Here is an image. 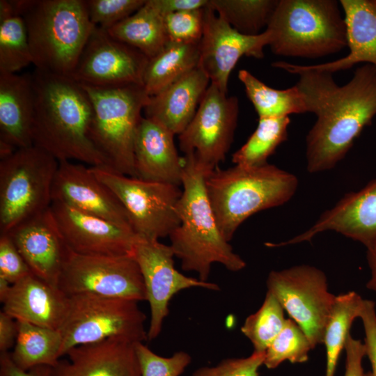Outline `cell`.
Masks as SVG:
<instances>
[{
    "mask_svg": "<svg viewBox=\"0 0 376 376\" xmlns=\"http://www.w3.org/2000/svg\"><path fill=\"white\" fill-rule=\"evenodd\" d=\"M272 65L299 75L296 85L307 112L316 116L306 137L307 171L317 173L332 169L376 116V67H359L347 84L339 86L332 73L305 65L277 61Z\"/></svg>",
    "mask_w": 376,
    "mask_h": 376,
    "instance_id": "6da1fadb",
    "label": "cell"
},
{
    "mask_svg": "<svg viewBox=\"0 0 376 376\" xmlns=\"http://www.w3.org/2000/svg\"><path fill=\"white\" fill-rule=\"evenodd\" d=\"M33 145L58 162L75 159L111 169L90 136L93 107L78 82L69 77L36 70Z\"/></svg>",
    "mask_w": 376,
    "mask_h": 376,
    "instance_id": "7a4b0ae2",
    "label": "cell"
},
{
    "mask_svg": "<svg viewBox=\"0 0 376 376\" xmlns=\"http://www.w3.org/2000/svg\"><path fill=\"white\" fill-rule=\"evenodd\" d=\"M182 195L178 204L180 225L169 236L175 256L182 269L197 273L207 281L213 263H219L230 272L246 267L222 235L208 198L205 179L212 169L193 155H184Z\"/></svg>",
    "mask_w": 376,
    "mask_h": 376,
    "instance_id": "3957f363",
    "label": "cell"
},
{
    "mask_svg": "<svg viewBox=\"0 0 376 376\" xmlns=\"http://www.w3.org/2000/svg\"><path fill=\"white\" fill-rule=\"evenodd\" d=\"M22 17L36 70L69 77L95 27L83 0L13 1Z\"/></svg>",
    "mask_w": 376,
    "mask_h": 376,
    "instance_id": "277c9868",
    "label": "cell"
},
{
    "mask_svg": "<svg viewBox=\"0 0 376 376\" xmlns=\"http://www.w3.org/2000/svg\"><path fill=\"white\" fill-rule=\"evenodd\" d=\"M205 187L218 226L230 242L253 214L284 205L295 194L297 178L269 163L254 167H217L206 176Z\"/></svg>",
    "mask_w": 376,
    "mask_h": 376,
    "instance_id": "5b68a950",
    "label": "cell"
},
{
    "mask_svg": "<svg viewBox=\"0 0 376 376\" xmlns=\"http://www.w3.org/2000/svg\"><path fill=\"white\" fill-rule=\"evenodd\" d=\"M336 0H279L266 28L279 56L317 58L347 47L346 26Z\"/></svg>",
    "mask_w": 376,
    "mask_h": 376,
    "instance_id": "8992f818",
    "label": "cell"
},
{
    "mask_svg": "<svg viewBox=\"0 0 376 376\" xmlns=\"http://www.w3.org/2000/svg\"><path fill=\"white\" fill-rule=\"evenodd\" d=\"M93 107L91 138L111 170L136 178L134 142L141 112L150 96L143 86L130 84L96 87L81 84Z\"/></svg>",
    "mask_w": 376,
    "mask_h": 376,
    "instance_id": "52a82bcc",
    "label": "cell"
},
{
    "mask_svg": "<svg viewBox=\"0 0 376 376\" xmlns=\"http://www.w3.org/2000/svg\"><path fill=\"white\" fill-rule=\"evenodd\" d=\"M58 161L34 145L0 161V234L49 208Z\"/></svg>",
    "mask_w": 376,
    "mask_h": 376,
    "instance_id": "ba28073f",
    "label": "cell"
},
{
    "mask_svg": "<svg viewBox=\"0 0 376 376\" xmlns=\"http://www.w3.org/2000/svg\"><path fill=\"white\" fill-rule=\"evenodd\" d=\"M68 297V306L59 331L62 336L61 357L72 348L107 338L130 343L148 339L146 314L138 301L93 294Z\"/></svg>",
    "mask_w": 376,
    "mask_h": 376,
    "instance_id": "9c48e42d",
    "label": "cell"
},
{
    "mask_svg": "<svg viewBox=\"0 0 376 376\" xmlns=\"http://www.w3.org/2000/svg\"><path fill=\"white\" fill-rule=\"evenodd\" d=\"M90 169L121 203L139 237L159 240L169 236L180 225L179 186L127 176L107 168L90 166Z\"/></svg>",
    "mask_w": 376,
    "mask_h": 376,
    "instance_id": "30bf717a",
    "label": "cell"
},
{
    "mask_svg": "<svg viewBox=\"0 0 376 376\" xmlns=\"http://www.w3.org/2000/svg\"><path fill=\"white\" fill-rule=\"evenodd\" d=\"M267 291L304 331L313 348L323 343L324 329L336 296L320 269L300 265L273 270L267 279Z\"/></svg>",
    "mask_w": 376,
    "mask_h": 376,
    "instance_id": "8fae6325",
    "label": "cell"
},
{
    "mask_svg": "<svg viewBox=\"0 0 376 376\" xmlns=\"http://www.w3.org/2000/svg\"><path fill=\"white\" fill-rule=\"evenodd\" d=\"M58 288L66 296L93 294L138 302L147 299L143 279L132 255L90 256L70 251Z\"/></svg>",
    "mask_w": 376,
    "mask_h": 376,
    "instance_id": "7c38bea8",
    "label": "cell"
},
{
    "mask_svg": "<svg viewBox=\"0 0 376 376\" xmlns=\"http://www.w3.org/2000/svg\"><path fill=\"white\" fill-rule=\"evenodd\" d=\"M239 102L210 84L197 111L186 129L179 134L185 155L214 169L224 161L237 127Z\"/></svg>",
    "mask_w": 376,
    "mask_h": 376,
    "instance_id": "4fadbf2b",
    "label": "cell"
},
{
    "mask_svg": "<svg viewBox=\"0 0 376 376\" xmlns=\"http://www.w3.org/2000/svg\"><path fill=\"white\" fill-rule=\"evenodd\" d=\"M133 256L141 270L146 301L150 307V322L147 331L150 340L159 335L164 320L169 312V301L176 293L191 288L220 290L216 283L189 277L178 271L174 266L172 248L158 240L139 237Z\"/></svg>",
    "mask_w": 376,
    "mask_h": 376,
    "instance_id": "5bb4252c",
    "label": "cell"
},
{
    "mask_svg": "<svg viewBox=\"0 0 376 376\" xmlns=\"http://www.w3.org/2000/svg\"><path fill=\"white\" fill-rule=\"evenodd\" d=\"M148 61L139 50L95 26L70 78L80 84L96 87L143 86Z\"/></svg>",
    "mask_w": 376,
    "mask_h": 376,
    "instance_id": "9a60e30c",
    "label": "cell"
},
{
    "mask_svg": "<svg viewBox=\"0 0 376 376\" xmlns=\"http://www.w3.org/2000/svg\"><path fill=\"white\" fill-rule=\"evenodd\" d=\"M269 42L267 30L255 36L242 34L218 15L208 3L204 8L198 67L207 75L210 84L227 93L229 76L240 58L243 56L263 58V49Z\"/></svg>",
    "mask_w": 376,
    "mask_h": 376,
    "instance_id": "2e32d148",
    "label": "cell"
},
{
    "mask_svg": "<svg viewBox=\"0 0 376 376\" xmlns=\"http://www.w3.org/2000/svg\"><path fill=\"white\" fill-rule=\"evenodd\" d=\"M52 213L69 249L90 256L132 255L139 236L102 218L52 201Z\"/></svg>",
    "mask_w": 376,
    "mask_h": 376,
    "instance_id": "e0dca14e",
    "label": "cell"
},
{
    "mask_svg": "<svg viewBox=\"0 0 376 376\" xmlns=\"http://www.w3.org/2000/svg\"><path fill=\"white\" fill-rule=\"evenodd\" d=\"M52 201L132 229L127 214L115 194L84 164L58 162L52 189Z\"/></svg>",
    "mask_w": 376,
    "mask_h": 376,
    "instance_id": "ac0fdd59",
    "label": "cell"
},
{
    "mask_svg": "<svg viewBox=\"0 0 376 376\" xmlns=\"http://www.w3.org/2000/svg\"><path fill=\"white\" fill-rule=\"evenodd\" d=\"M327 230L357 241L366 248L376 242V178L361 189L345 194L306 231L270 246H281L311 241L315 235Z\"/></svg>",
    "mask_w": 376,
    "mask_h": 376,
    "instance_id": "d6986e66",
    "label": "cell"
},
{
    "mask_svg": "<svg viewBox=\"0 0 376 376\" xmlns=\"http://www.w3.org/2000/svg\"><path fill=\"white\" fill-rule=\"evenodd\" d=\"M5 234L10 237L31 273L58 288V281L70 250L61 235L50 207Z\"/></svg>",
    "mask_w": 376,
    "mask_h": 376,
    "instance_id": "ffe728a7",
    "label": "cell"
},
{
    "mask_svg": "<svg viewBox=\"0 0 376 376\" xmlns=\"http://www.w3.org/2000/svg\"><path fill=\"white\" fill-rule=\"evenodd\" d=\"M49 376H141L135 343L118 338L76 346Z\"/></svg>",
    "mask_w": 376,
    "mask_h": 376,
    "instance_id": "44dd1931",
    "label": "cell"
},
{
    "mask_svg": "<svg viewBox=\"0 0 376 376\" xmlns=\"http://www.w3.org/2000/svg\"><path fill=\"white\" fill-rule=\"evenodd\" d=\"M174 135L156 121L142 117L134 142L136 178L181 185L184 159L178 153Z\"/></svg>",
    "mask_w": 376,
    "mask_h": 376,
    "instance_id": "7402d4cb",
    "label": "cell"
},
{
    "mask_svg": "<svg viewBox=\"0 0 376 376\" xmlns=\"http://www.w3.org/2000/svg\"><path fill=\"white\" fill-rule=\"evenodd\" d=\"M1 302L2 311L16 320L59 330L68 297L31 273L12 284Z\"/></svg>",
    "mask_w": 376,
    "mask_h": 376,
    "instance_id": "603a6c76",
    "label": "cell"
},
{
    "mask_svg": "<svg viewBox=\"0 0 376 376\" xmlns=\"http://www.w3.org/2000/svg\"><path fill=\"white\" fill-rule=\"evenodd\" d=\"M36 95L32 75L0 74V146L33 145Z\"/></svg>",
    "mask_w": 376,
    "mask_h": 376,
    "instance_id": "cb8c5ba5",
    "label": "cell"
},
{
    "mask_svg": "<svg viewBox=\"0 0 376 376\" xmlns=\"http://www.w3.org/2000/svg\"><path fill=\"white\" fill-rule=\"evenodd\" d=\"M210 81L196 67L150 100L145 117L161 124L174 134H180L194 118Z\"/></svg>",
    "mask_w": 376,
    "mask_h": 376,
    "instance_id": "d4e9b609",
    "label": "cell"
},
{
    "mask_svg": "<svg viewBox=\"0 0 376 376\" xmlns=\"http://www.w3.org/2000/svg\"><path fill=\"white\" fill-rule=\"evenodd\" d=\"M344 12L349 53L339 59L308 68L330 73L360 63L376 67V0H340Z\"/></svg>",
    "mask_w": 376,
    "mask_h": 376,
    "instance_id": "484cf974",
    "label": "cell"
},
{
    "mask_svg": "<svg viewBox=\"0 0 376 376\" xmlns=\"http://www.w3.org/2000/svg\"><path fill=\"white\" fill-rule=\"evenodd\" d=\"M107 31L148 58L159 54L169 43L164 17L150 0H146L138 10Z\"/></svg>",
    "mask_w": 376,
    "mask_h": 376,
    "instance_id": "4316f807",
    "label": "cell"
},
{
    "mask_svg": "<svg viewBox=\"0 0 376 376\" xmlns=\"http://www.w3.org/2000/svg\"><path fill=\"white\" fill-rule=\"evenodd\" d=\"M199 44L169 42L159 54L148 58L143 86L151 97L198 66Z\"/></svg>",
    "mask_w": 376,
    "mask_h": 376,
    "instance_id": "83f0119b",
    "label": "cell"
},
{
    "mask_svg": "<svg viewBox=\"0 0 376 376\" xmlns=\"http://www.w3.org/2000/svg\"><path fill=\"white\" fill-rule=\"evenodd\" d=\"M17 336L10 357L23 370L38 366H54L61 357L62 336L58 329L17 320Z\"/></svg>",
    "mask_w": 376,
    "mask_h": 376,
    "instance_id": "f1b7e54d",
    "label": "cell"
},
{
    "mask_svg": "<svg viewBox=\"0 0 376 376\" xmlns=\"http://www.w3.org/2000/svg\"><path fill=\"white\" fill-rule=\"evenodd\" d=\"M238 79L259 118L286 117L307 112L304 96L296 84L283 90L275 89L246 70L239 71Z\"/></svg>",
    "mask_w": 376,
    "mask_h": 376,
    "instance_id": "f546056e",
    "label": "cell"
},
{
    "mask_svg": "<svg viewBox=\"0 0 376 376\" xmlns=\"http://www.w3.org/2000/svg\"><path fill=\"white\" fill-rule=\"evenodd\" d=\"M33 58L26 28L13 1H0V74H15Z\"/></svg>",
    "mask_w": 376,
    "mask_h": 376,
    "instance_id": "4dcf8cb0",
    "label": "cell"
},
{
    "mask_svg": "<svg viewBox=\"0 0 376 376\" xmlns=\"http://www.w3.org/2000/svg\"><path fill=\"white\" fill-rule=\"evenodd\" d=\"M363 300L354 291L336 296L323 337L326 350L324 376L335 375L338 359L350 334L352 323L359 317Z\"/></svg>",
    "mask_w": 376,
    "mask_h": 376,
    "instance_id": "1f68e13d",
    "label": "cell"
},
{
    "mask_svg": "<svg viewBox=\"0 0 376 376\" xmlns=\"http://www.w3.org/2000/svg\"><path fill=\"white\" fill-rule=\"evenodd\" d=\"M289 116L259 118L256 129L232 156L235 165L254 167L267 164V159L288 139Z\"/></svg>",
    "mask_w": 376,
    "mask_h": 376,
    "instance_id": "d6a6232c",
    "label": "cell"
},
{
    "mask_svg": "<svg viewBox=\"0 0 376 376\" xmlns=\"http://www.w3.org/2000/svg\"><path fill=\"white\" fill-rule=\"evenodd\" d=\"M279 0H210L209 6L240 33L255 36L269 22Z\"/></svg>",
    "mask_w": 376,
    "mask_h": 376,
    "instance_id": "836d02e7",
    "label": "cell"
},
{
    "mask_svg": "<svg viewBox=\"0 0 376 376\" xmlns=\"http://www.w3.org/2000/svg\"><path fill=\"white\" fill-rule=\"evenodd\" d=\"M284 309L269 292L254 313L249 315L241 327L242 334L251 341L253 352L265 353L283 329L287 318Z\"/></svg>",
    "mask_w": 376,
    "mask_h": 376,
    "instance_id": "e575fe53",
    "label": "cell"
},
{
    "mask_svg": "<svg viewBox=\"0 0 376 376\" xmlns=\"http://www.w3.org/2000/svg\"><path fill=\"white\" fill-rule=\"evenodd\" d=\"M313 349L303 329L293 320L287 318L283 329L266 350L263 365L274 369L285 361L304 363Z\"/></svg>",
    "mask_w": 376,
    "mask_h": 376,
    "instance_id": "d590c367",
    "label": "cell"
},
{
    "mask_svg": "<svg viewBox=\"0 0 376 376\" xmlns=\"http://www.w3.org/2000/svg\"><path fill=\"white\" fill-rule=\"evenodd\" d=\"M141 376H180L189 365L191 356L179 351L170 357H164L153 352L143 342L135 343Z\"/></svg>",
    "mask_w": 376,
    "mask_h": 376,
    "instance_id": "8d00e7d4",
    "label": "cell"
},
{
    "mask_svg": "<svg viewBox=\"0 0 376 376\" xmlns=\"http://www.w3.org/2000/svg\"><path fill=\"white\" fill-rule=\"evenodd\" d=\"M204 8L179 11L164 16L169 42L199 44L203 31Z\"/></svg>",
    "mask_w": 376,
    "mask_h": 376,
    "instance_id": "74e56055",
    "label": "cell"
},
{
    "mask_svg": "<svg viewBox=\"0 0 376 376\" xmlns=\"http://www.w3.org/2000/svg\"><path fill=\"white\" fill-rule=\"evenodd\" d=\"M92 24L107 31L138 10L146 0L84 1Z\"/></svg>",
    "mask_w": 376,
    "mask_h": 376,
    "instance_id": "f35d334b",
    "label": "cell"
},
{
    "mask_svg": "<svg viewBox=\"0 0 376 376\" xmlns=\"http://www.w3.org/2000/svg\"><path fill=\"white\" fill-rule=\"evenodd\" d=\"M264 359L265 353L253 352L247 357L226 359L215 366L199 368L192 376H259Z\"/></svg>",
    "mask_w": 376,
    "mask_h": 376,
    "instance_id": "ab89813d",
    "label": "cell"
},
{
    "mask_svg": "<svg viewBox=\"0 0 376 376\" xmlns=\"http://www.w3.org/2000/svg\"><path fill=\"white\" fill-rule=\"evenodd\" d=\"M31 272L8 234H0V278L13 284Z\"/></svg>",
    "mask_w": 376,
    "mask_h": 376,
    "instance_id": "60d3db41",
    "label": "cell"
},
{
    "mask_svg": "<svg viewBox=\"0 0 376 376\" xmlns=\"http://www.w3.org/2000/svg\"><path fill=\"white\" fill-rule=\"evenodd\" d=\"M364 330V346L371 369L365 376H376V309L373 301L364 299L359 318Z\"/></svg>",
    "mask_w": 376,
    "mask_h": 376,
    "instance_id": "b9f144b4",
    "label": "cell"
},
{
    "mask_svg": "<svg viewBox=\"0 0 376 376\" xmlns=\"http://www.w3.org/2000/svg\"><path fill=\"white\" fill-rule=\"evenodd\" d=\"M344 350L346 360L344 376H365L363 359L366 357L364 343L350 334Z\"/></svg>",
    "mask_w": 376,
    "mask_h": 376,
    "instance_id": "7bdbcfd3",
    "label": "cell"
},
{
    "mask_svg": "<svg viewBox=\"0 0 376 376\" xmlns=\"http://www.w3.org/2000/svg\"><path fill=\"white\" fill-rule=\"evenodd\" d=\"M150 1L163 17L179 11L204 8L209 3V0H150Z\"/></svg>",
    "mask_w": 376,
    "mask_h": 376,
    "instance_id": "ee69618b",
    "label": "cell"
},
{
    "mask_svg": "<svg viewBox=\"0 0 376 376\" xmlns=\"http://www.w3.org/2000/svg\"><path fill=\"white\" fill-rule=\"evenodd\" d=\"M50 367L48 366H38L29 370H23L14 363L10 353H1L0 376H49Z\"/></svg>",
    "mask_w": 376,
    "mask_h": 376,
    "instance_id": "f6af8a7d",
    "label": "cell"
},
{
    "mask_svg": "<svg viewBox=\"0 0 376 376\" xmlns=\"http://www.w3.org/2000/svg\"><path fill=\"white\" fill-rule=\"evenodd\" d=\"M17 323L13 318L1 311L0 312V352H8L16 342Z\"/></svg>",
    "mask_w": 376,
    "mask_h": 376,
    "instance_id": "bcb514c9",
    "label": "cell"
},
{
    "mask_svg": "<svg viewBox=\"0 0 376 376\" xmlns=\"http://www.w3.org/2000/svg\"><path fill=\"white\" fill-rule=\"evenodd\" d=\"M366 249L367 262L370 271V276L366 283V288L370 290L376 292V242Z\"/></svg>",
    "mask_w": 376,
    "mask_h": 376,
    "instance_id": "7dc6e473",
    "label": "cell"
}]
</instances>
